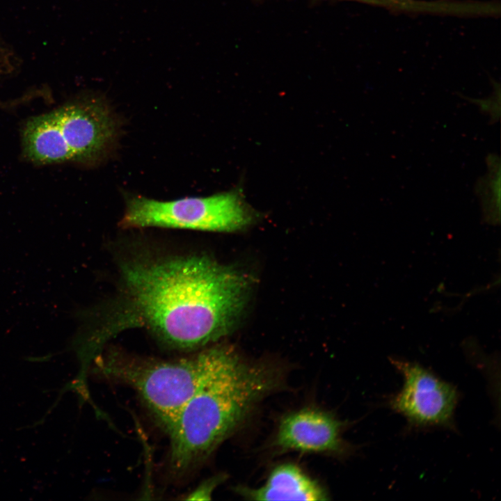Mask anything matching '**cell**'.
Here are the masks:
<instances>
[{"mask_svg":"<svg viewBox=\"0 0 501 501\" xmlns=\"http://www.w3.org/2000/svg\"><path fill=\"white\" fill-rule=\"evenodd\" d=\"M390 361L402 375L404 384L390 397L389 407L404 417L411 428L455 431L454 412L459 399L456 388L417 363L397 358H390Z\"/></svg>","mask_w":501,"mask_h":501,"instance_id":"obj_6","label":"cell"},{"mask_svg":"<svg viewBox=\"0 0 501 501\" xmlns=\"http://www.w3.org/2000/svg\"><path fill=\"white\" fill-rule=\"evenodd\" d=\"M240 495L253 500H326L328 494L315 479L297 466L284 463L276 467L260 488L240 487Z\"/></svg>","mask_w":501,"mask_h":501,"instance_id":"obj_8","label":"cell"},{"mask_svg":"<svg viewBox=\"0 0 501 501\" xmlns=\"http://www.w3.org/2000/svg\"><path fill=\"white\" fill-rule=\"evenodd\" d=\"M115 134L114 120L104 104L79 99L23 124L22 156L36 165L90 164L105 153Z\"/></svg>","mask_w":501,"mask_h":501,"instance_id":"obj_3","label":"cell"},{"mask_svg":"<svg viewBox=\"0 0 501 501\" xmlns=\"http://www.w3.org/2000/svg\"><path fill=\"white\" fill-rule=\"evenodd\" d=\"M122 273L123 301L93 340L99 348L135 327L172 348L202 347L233 330L250 289L244 273L206 256L133 262Z\"/></svg>","mask_w":501,"mask_h":501,"instance_id":"obj_1","label":"cell"},{"mask_svg":"<svg viewBox=\"0 0 501 501\" xmlns=\"http://www.w3.org/2000/svg\"><path fill=\"white\" fill-rule=\"evenodd\" d=\"M220 346L164 360L110 351L95 358L97 372L135 390L166 432L212 369Z\"/></svg>","mask_w":501,"mask_h":501,"instance_id":"obj_4","label":"cell"},{"mask_svg":"<svg viewBox=\"0 0 501 501\" xmlns=\"http://www.w3.org/2000/svg\"><path fill=\"white\" fill-rule=\"evenodd\" d=\"M254 218L239 190H232L171 201L133 196L127 201L120 225L123 228L161 227L233 232L245 228Z\"/></svg>","mask_w":501,"mask_h":501,"instance_id":"obj_5","label":"cell"},{"mask_svg":"<svg viewBox=\"0 0 501 501\" xmlns=\"http://www.w3.org/2000/svg\"><path fill=\"white\" fill-rule=\"evenodd\" d=\"M344 423L330 413L312 408L286 415L280 422L276 445L284 451L347 452L341 438Z\"/></svg>","mask_w":501,"mask_h":501,"instance_id":"obj_7","label":"cell"},{"mask_svg":"<svg viewBox=\"0 0 501 501\" xmlns=\"http://www.w3.org/2000/svg\"><path fill=\"white\" fill-rule=\"evenodd\" d=\"M278 385V373L220 346L212 369L166 432L173 472L183 475L200 465Z\"/></svg>","mask_w":501,"mask_h":501,"instance_id":"obj_2","label":"cell"},{"mask_svg":"<svg viewBox=\"0 0 501 501\" xmlns=\"http://www.w3.org/2000/svg\"><path fill=\"white\" fill-rule=\"evenodd\" d=\"M223 480V476H216L201 483L189 493L186 500H210L215 488Z\"/></svg>","mask_w":501,"mask_h":501,"instance_id":"obj_9","label":"cell"}]
</instances>
